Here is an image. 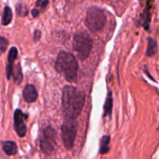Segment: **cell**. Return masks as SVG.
<instances>
[{"label": "cell", "mask_w": 159, "mask_h": 159, "mask_svg": "<svg viewBox=\"0 0 159 159\" xmlns=\"http://www.w3.org/2000/svg\"><path fill=\"white\" fill-rule=\"evenodd\" d=\"M61 99L65 119L77 120L85 105V93L78 91L71 85H65L62 90Z\"/></svg>", "instance_id": "1"}, {"label": "cell", "mask_w": 159, "mask_h": 159, "mask_svg": "<svg viewBox=\"0 0 159 159\" xmlns=\"http://www.w3.org/2000/svg\"><path fill=\"white\" fill-rule=\"evenodd\" d=\"M54 68L59 74H63L68 82H77L79 65L76 57L71 53L60 51L57 54Z\"/></svg>", "instance_id": "2"}, {"label": "cell", "mask_w": 159, "mask_h": 159, "mask_svg": "<svg viewBox=\"0 0 159 159\" xmlns=\"http://www.w3.org/2000/svg\"><path fill=\"white\" fill-rule=\"evenodd\" d=\"M93 40L88 33L83 31L74 35L72 48L81 61H85L88 58L93 48Z\"/></svg>", "instance_id": "3"}, {"label": "cell", "mask_w": 159, "mask_h": 159, "mask_svg": "<svg viewBox=\"0 0 159 159\" xmlns=\"http://www.w3.org/2000/svg\"><path fill=\"white\" fill-rule=\"evenodd\" d=\"M107 23V16L102 9L96 6H90L85 19V23L92 32L101 30Z\"/></svg>", "instance_id": "4"}, {"label": "cell", "mask_w": 159, "mask_h": 159, "mask_svg": "<svg viewBox=\"0 0 159 159\" xmlns=\"http://www.w3.org/2000/svg\"><path fill=\"white\" fill-rule=\"evenodd\" d=\"M78 124L77 120L65 119V122L61 125L62 141L64 146L67 150H71L74 147L75 141L78 134Z\"/></svg>", "instance_id": "5"}, {"label": "cell", "mask_w": 159, "mask_h": 159, "mask_svg": "<svg viewBox=\"0 0 159 159\" xmlns=\"http://www.w3.org/2000/svg\"><path fill=\"white\" fill-rule=\"evenodd\" d=\"M57 133L51 126H48L43 130L42 138L40 141V148L41 152L46 155H51L55 149L57 142Z\"/></svg>", "instance_id": "6"}, {"label": "cell", "mask_w": 159, "mask_h": 159, "mask_svg": "<svg viewBox=\"0 0 159 159\" xmlns=\"http://www.w3.org/2000/svg\"><path fill=\"white\" fill-rule=\"evenodd\" d=\"M27 115L23 113V112L20 109H16L14 112V129L20 138H23L26 134L27 127L25 120L27 119Z\"/></svg>", "instance_id": "7"}, {"label": "cell", "mask_w": 159, "mask_h": 159, "mask_svg": "<svg viewBox=\"0 0 159 159\" xmlns=\"http://www.w3.org/2000/svg\"><path fill=\"white\" fill-rule=\"evenodd\" d=\"M23 97L28 103L35 102L38 97V93L36 87L32 84L26 85L23 90Z\"/></svg>", "instance_id": "8"}, {"label": "cell", "mask_w": 159, "mask_h": 159, "mask_svg": "<svg viewBox=\"0 0 159 159\" xmlns=\"http://www.w3.org/2000/svg\"><path fill=\"white\" fill-rule=\"evenodd\" d=\"M17 55H18V49L16 47H12L9 51L8 54V64L6 65V78L7 79H10L12 76V68H13V62L16 59Z\"/></svg>", "instance_id": "9"}, {"label": "cell", "mask_w": 159, "mask_h": 159, "mask_svg": "<svg viewBox=\"0 0 159 159\" xmlns=\"http://www.w3.org/2000/svg\"><path fill=\"white\" fill-rule=\"evenodd\" d=\"M152 12L149 9V7H146L142 12V13L140 15L141 17V24L144 27V29L147 30H148L150 26L151 20H152Z\"/></svg>", "instance_id": "10"}, {"label": "cell", "mask_w": 159, "mask_h": 159, "mask_svg": "<svg viewBox=\"0 0 159 159\" xmlns=\"http://www.w3.org/2000/svg\"><path fill=\"white\" fill-rule=\"evenodd\" d=\"M113 95H112V92L109 91L107 97L106 99L105 103H104L103 110V117H107V116H110L112 114V111H113Z\"/></svg>", "instance_id": "11"}, {"label": "cell", "mask_w": 159, "mask_h": 159, "mask_svg": "<svg viewBox=\"0 0 159 159\" xmlns=\"http://www.w3.org/2000/svg\"><path fill=\"white\" fill-rule=\"evenodd\" d=\"M2 150L9 156L15 155L17 153V145L14 141H5L2 144Z\"/></svg>", "instance_id": "12"}, {"label": "cell", "mask_w": 159, "mask_h": 159, "mask_svg": "<svg viewBox=\"0 0 159 159\" xmlns=\"http://www.w3.org/2000/svg\"><path fill=\"white\" fill-rule=\"evenodd\" d=\"M158 51V43L157 41L152 37H149L148 38V47L146 50V55L148 57H152L155 55Z\"/></svg>", "instance_id": "13"}, {"label": "cell", "mask_w": 159, "mask_h": 159, "mask_svg": "<svg viewBox=\"0 0 159 159\" xmlns=\"http://www.w3.org/2000/svg\"><path fill=\"white\" fill-rule=\"evenodd\" d=\"M12 16H13V14H12V11L11 8L8 6H5L4 10H3L2 17V24L3 26L9 25L12 22Z\"/></svg>", "instance_id": "14"}, {"label": "cell", "mask_w": 159, "mask_h": 159, "mask_svg": "<svg viewBox=\"0 0 159 159\" xmlns=\"http://www.w3.org/2000/svg\"><path fill=\"white\" fill-rule=\"evenodd\" d=\"M110 142V136L105 135L102 138L100 141V148H99V153L101 155H105L110 152V146L109 144Z\"/></svg>", "instance_id": "15"}, {"label": "cell", "mask_w": 159, "mask_h": 159, "mask_svg": "<svg viewBox=\"0 0 159 159\" xmlns=\"http://www.w3.org/2000/svg\"><path fill=\"white\" fill-rule=\"evenodd\" d=\"M12 75L13 76L14 82L17 84L20 85L23 81V73H22V68L20 66V64L18 63L16 66H13L12 68Z\"/></svg>", "instance_id": "16"}, {"label": "cell", "mask_w": 159, "mask_h": 159, "mask_svg": "<svg viewBox=\"0 0 159 159\" xmlns=\"http://www.w3.org/2000/svg\"><path fill=\"white\" fill-rule=\"evenodd\" d=\"M16 12L19 16L25 17L28 15L29 13V10L26 5L23 4V3H17L16 6Z\"/></svg>", "instance_id": "17"}, {"label": "cell", "mask_w": 159, "mask_h": 159, "mask_svg": "<svg viewBox=\"0 0 159 159\" xmlns=\"http://www.w3.org/2000/svg\"><path fill=\"white\" fill-rule=\"evenodd\" d=\"M9 45V40L4 37H0V55L6 51Z\"/></svg>", "instance_id": "18"}, {"label": "cell", "mask_w": 159, "mask_h": 159, "mask_svg": "<svg viewBox=\"0 0 159 159\" xmlns=\"http://www.w3.org/2000/svg\"><path fill=\"white\" fill-rule=\"evenodd\" d=\"M49 4V1L48 0H37L36 2V6L40 7V9H45Z\"/></svg>", "instance_id": "19"}, {"label": "cell", "mask_w": 159, "mask_h": 159, "mask_svg": "<svg viewBox=\"0 0 159 159\" xmlns=\"http://www.w3.org/2000/svg\"><path fill=\"white\" fill-rule=\"evenodd\" d=\"M42 33L41 31L39 30H36L34 33V42H38L39 40L41 38Z\"/></svg>", "instance_id": "20"}, {"label": "cell", "mask_w": 159, "mask_h": 159, "mask_svg": "<svg viewBox=\"0 0 159 159\" xmlns=\"http://www.w3.org/2000/svg\"><path fill=\"white\" fill-rule=\"evenodd\" d=\"M31 14H32L33 17L37 18V17H38L39 15L40 14V11L37 9H33L32 10H31Z\"/></svg>", "instance_id": "21"}]
</instances>
